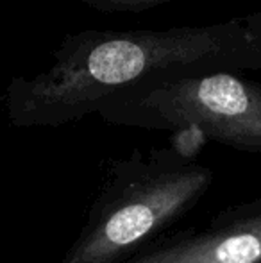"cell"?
I'll use <instances>...</instances> for the list:
<instances>
[{"label": "cell", "mask_w": 261, "mask_h": 263, "mask_svg": "<svg viewBox=\"0 0 261 263\" xmlns=\"http://www.w3.org/2000/svg\"><path fill=\"white\" fill-rule=\"evenodd\" d=\"M218 70L261 72V9L206 25L65 34L52 65L13 77L2 101L14 127H61L145 81Z\"/></svg>", "instance_id": "6da1fadb"}, {"label": "cell", "mask_w": 261, "mask_h": 263, "mask_svg": "<svg viewBox=\"0 0 261 263\" xmlns=\"http://www.w3.org/2000/svg\"><path fill=\"white\" fill-rule=\"evenodd\" d=\"M213 179L172 149L120 159L59 263H126L195 208Z\"/></svg>", "instance_id": "7a4b0ae2"}, {"label": "cell", "mask_w": 261, "mask_h": 263, "mask_svg": "<svg viewBox=\"0 0 261 263\" xmlns=\"http://www.w3.org/2000/svg\"><path fill=\"white\" fill-rule=\"evenodd\" d=\"M104 122L149 131H193L242 153H261V83L218 70L145 81L101 106Z\"/></svg>", "instance_id": "3957f363"}, {"label": "cell", "mask_w": 261, "mask_h": 263, "mask_svg": "<svg viewBox=\"0 0 261 263\" xmlns=\"http://www.w3.org/2000/svg\"><path fill=\"white\" fill-rule=\"evenodd\" d=\"M126 263H261V199L226 208L204 228L156 242Z\"/></svg>", "instance_id": "277c9868"}, {"label": "cell", "mask_w": 261, "mask_h": 263, "mask_svg": "<svg viewBox=\"0 0 261 263\" xmlns=\"http://www.w3.org/2000/svg\"><path fill=\"white\" fill-rule=\"evenodd\" d=\"M98 13H142L161 4H167L170 0H77Z\"/></svg>", "instance_id": "5b68a950"}]
</instances>
